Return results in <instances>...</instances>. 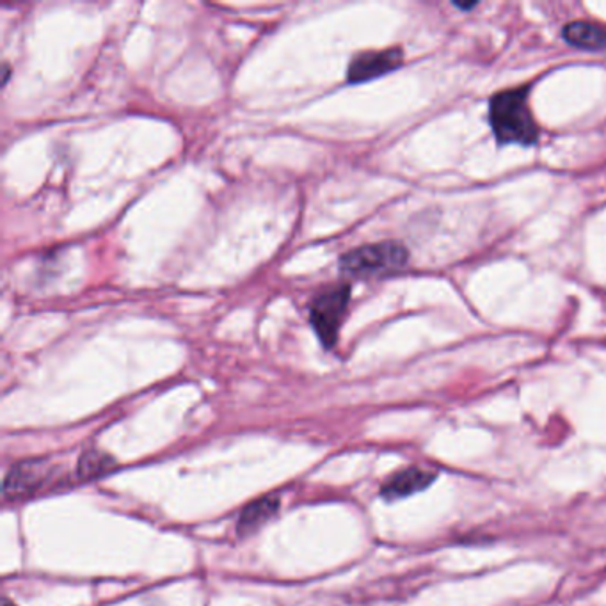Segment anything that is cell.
Segmentation results:
<instances>
[{
    "label": "cell",
    "instance_id": "cell-8",
    "mask_svg": "<svg viewBox=\"0 0 606 606\" xmlns=\"http://www.w3.org/2000/svg\"><path fill=\"white\" fill-rule=\"evenodd\" d=\"M278 508H280V498L278 497H264L256 500L252 505H247L246 511L242 512L238 532L241 534H252L256 528H260L264 523L269 522L270 517L275 516Z\"/></svg>",
    "mask_w": 606,
    "mask_h": 606
},
{
    "label": "cell",
    "instance_id": "cell-11",
    "mask_svg": "<svg viewBox=\"0 0 606 606\" xmlns=\"http://www.w3.org/2000/svg\"><path fill=\"white\" fill-rule=\"evenodd\" d=\"M2 606H14L13 603L10 602V599H4V602H2Z\"/></svg>",
    "mask_w": 606,
    "mask_h": 606
},
{
    "label": "cell",
    "instance_id": "cell-10",
    "mask_svg": "<svg viewBox=\"0 0 606 606\" xmlns=\"http://www.w3.org/2000/svg\"><path fill=\"white\" fill-rule=\"evenodd\" d=\"M457 8H461V10H471V8H475V4H455Z\"/></svg>",
    "mask_w": 606,
    "mask_h": 606
},
{
    "label": "cell",
    "instance_id": "cell-7",
    "mask_svg": "<svg viewBox=\"0 0 606 606\" xmlns=\"http://www.w3.org/2000/svg\"><path fill=\"white\" fill-rule=\"evenodd\" d=\"M566 42L583 50H606V27L594 22H571L562 31Z\"/></svg>",
    "mask_w": 606,
    "mask_h": 606
},
{
    "label": "cell",
    "instance_id": "cell-6",
    "mask_svg": "<svg viewBox=\"0 0 606 606\" xmlns=\"http://www.w3.org/2000/svg\"><path fill=\"white\" fill-rule=\"evenodd\" d=\"M434 479H436L434 475L423 471V469H404V471L394 475L388 482L384 483L381 494L388 502H395V500H400V498L411 497V494L418 493V491H423V489L431 486Z\"/></svg>",
    "mask_w": 606,
    "mask_h": 606
},
{
    "label": "cell",
    "instance_id": "cell-3",
    "mask_svg": "<svg viewBox=\"0 0 606 606\" xmlns=\"http://www.w3.org/2000/svg\"><path fill=\"white\" fill-rule=\"evenodd\" d=\"M349 301H351V287L346 283L324 289L321 294L313 298L310 318L315 333L327 349L337 343L338 331L349 308Z\"/></svg>",
    "mask_w": 606,
    "mask_h": 606
},
{
    "label": "cell",
    "instance_id": "cell-2",
    "mask_svg": "<svg viewBox=\"0 0 606 606\" xmlns=\"http://www.w3.org/2000/svg\"><path fill=\"white\" fill-rule=\"evenodd\" d=\"M409 253L398 242H380L356 247L340 258V272L347 278L366 280L395 275L408 266Z\"/></svg>",
    "mask_w": 606,
    "mask_h": 606
},
{
    "label": "cell",
    "instance_id": "cell-5",
    "mask_svg": "<svg viewBox=\"0 0 606 606\" xmlns=\"http://www.w3.org/2000/svg\"><path fill=\"white\" fill-rule=\"evenodd\" d=\"M48 468L43 461H24L13 466L5 477V497L20 498L34 493L47 479Z\"/></svg>",
    "mask_w": 606,
    "mask_h": 606
},
{
    "label": "cell",
    "instance_id": "cell-4",
    "mask_svg": "<svg viewBox=\"0 0 606 606\" xmlns=\"http://www.w3.org/2000/svg\"><path fill=\"white\" fill-rule=\"evenodd\" d=\"M404 61L400 48H386V50H372V53L358 54L349 65L347 79L352 84L372 81L377 77L386 75L389 71L397 70Z\"/></svg>",
    "mask_w": 606,
    "mask_h": 606
},
{
    "label": "cell",
    "instance_id": "cell-9",
    "mask_svg": "<svg viewBox=\"0 0 606 606\" xmlns=\"http://www.w3.org/2000/svg\"><path fill=\"white\" fill-rule=\"evenodd\" d=\"M116 466V461L109 454L100 451L85 452L79 461V475L81 479H96L100 475L109 474Z\"/></svg>",
    "mask_w": 606,
    "mask_h": 606
},
{
    "label": "cell",
    "instance_id": "cell-1",
    "mask_svg": "<svg viewBox=\"0 0 606 606\" xmlns=\"http://www.w3.org/2000/svg\"><path fill=\"white\" fill-rule=\"evenodd\" d=\"M528 93L531 88L522 85L497 93L489 102V124L500 144L532 147L539 139V125L528 105Z\"/></svg>",
    "mask_w": 606,
    "mask_h": 606
}]
</instances>
